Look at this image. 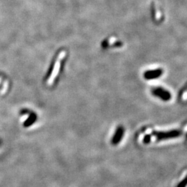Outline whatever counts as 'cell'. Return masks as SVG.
<instances>
[{
    "mask_svg": "<svg viewBox=\"0 0 187 187\" xmlns=\"http://www.w3.org/2000/svg\"><path fill=\"white\" fill-rule=\"evenodd\" d=\"M182 134V131L180 130H171L169 131H153L151 135L154 136L157 141H165L179 137Z\"/></svg>",
    "mask_w": 187,
    "mask_h": 187,
    "instance_id": "obj_1",
    "label": "cell"
},
{
    "mask_svg": "<svg viewBox=\"0 0 187 187\" xmlns=\"http://www.w3.org/2000/svg\"><path fill=\"white\" fill-rule=\"evenodd\" d=\"M151 94L152 96L159 98V99L165 101V102L169 101L172 98V95H171L170 91L161 87H155L152 88Z\"/></svg>",
    "mask_w": 187,
    "mask_h": 187,
    "instance_id": "obj_2",
    "label": "cell"
},
{
    "mask_svg": "<svg viewBox=\"0 0 187 187\" xmlns=\"http://www.w3.org/2000/svg\"><path fill=\"white\" fill-rule=\"evenodd\" d=\"M65 56H66V52L65 51H61L60 53L59 54V55H58L56 63H55V64H54V69H53V70H52L51 75L49 76V80L47 81L49 85L52 84V82H54L55 78H56L58 72H59L60 68L61 60H62L63 59H64V58L65 57Z\"/></svg>",
    "mask_w": 187,
    "mask_h": 187,
    "instance_id": "obj_3",
    "label": "cell"
},
{
    "mask_svg": "<svg viewBox=\"0 0 187 187\" xmlns=\"http://www.w3.org/2000/svg\"><path fill=\"white\" fill-rule=\"evenodd\" d=\"M125 134V128L123 125H119L116 128L115 133L111 139V143L113 146H116L121 142Z\"/></svg>",
    "mask_w": 187,
    "mask_h": 187,
    "instance_id": "obj_4",
    "label": "cell"
},
{
    "mask_svg": "<svg viewBox=\"0 0 187 187\" xmlns=\"http://www.w3.org/2000/svg\"><path fill=\"white\" fill-rule=\"evenodd\" d=\"M163 70L160 68L148 70V71H146L144 72L143 77L146 80H154L159 78L163 74Z\"/></svg>",
    "mask_w": 187,
    "mask_h": 187,
    "instance_id": "obj_5",
    "label": "cell"
},
{
    "mask_svg": "<svg viewBox=\"0 0 187 187\" xmlns=\"http://www.w3.org/2000/svg\"><path fill=\"white\" fill-rule=\"evenodd\" d=\"M187 186V175L181 182L177 185V187H186Z\"/></svg>",
    "mask_w": 187,
    "mask_h": 187,
    "instance_id": "obj_6",
    "label": "cell"
},
{
    "mask_svg": "<svg viewBox=\"0 0 187 187\" xmlns=\"http://www.w3.org/2000/svg\"><path fill=\"white\" fill-rule=\"evenodd\" d=\"M151 134H146L144 136L143 139V142L146 144H148L151 142Z\"/></svg>",
    "mask_w": 187,
    "mask_h": 187,
    "instance_id": "obj_7",
    "label": "cell"
}]
</instances>
